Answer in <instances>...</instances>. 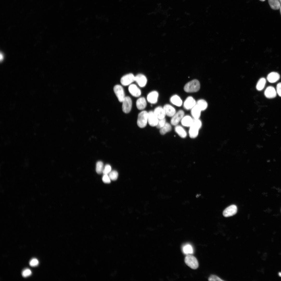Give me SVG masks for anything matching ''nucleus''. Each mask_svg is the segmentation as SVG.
<instances>
[{
    "mask_svg": "<svg viewBox=\"0 0 281 281\" xmlns=\"http://www.w3.org/2000/svg\"><path fill=\"white\" fill-rule=\"evenodd\" d=\"M202 126V123L199 119H194L193 122L190 127L189 134L192 138L196 137L198 134L199 129Z\"/></svg>",
    "mask_w": 281,
    "mask_h": 281,
    "instance_id": "nucleus-1",
    "label": "nucleus"
},
{
    "mask_svg": "<svg viewBox=\"0 0 281 281\" xmlns=\"http://www.w3.org/2000/svg\"><path fill=\"white\" fill-rule=\"evenodd\" d=\"M200 84L197 79L193 80L185 85L184 90L186 92L193 93L198 91L200 88Z\"/></svg>",
    "mask_w": 281,
    "mask_h": 281,
    "instance_id": "nucleus-2",
    "label": "nucleus"
},
{
    "mask_svg": "<svg viewBox=\"0 0 281 281\" xmlns=\"http://www.w3.org/2000/svg\"><path fill=\"white\" fill-rule=\"evenodd\" d=\"M148 112L145 111H143L138 114L137 124L140 128L145 127L147 124L148 118Z\"/></svg>",
    "mask_w": 281,
    "mask_h": 281,
    "instance_id": "nucleus-3",
    "label": "nucleus"
},
{
    "mask_svg": "<svg viewBox=\"0 0 281 281\" xmlns=\"http://www.w3.org/2000/svg\"><path fill=\"white\" fill-rule=\"evenodd\" d=\"M184 262L187 266L192 269H196L199 266V263L197 259L191 255L188 254L185 257Z\"/></svg>",
    "mask_w": 281,
    "mask_h": 281,
    "instance_id": "nucleus-4",
    "label": "nucleus"
},
{
    "mask_svg": "<svg viewBox=\"0 0 281 281\" xmlns=\"http://www.w3.org/2000/svg\"><path fill=\"white\" fill-rule=\"evenodd\" d=\"M113 89L119 101L122 102L125 97L124 91L122 87L120 85H117L114 86Z\"/></svg>",
    "mask_w": 281,
    "mask_h": 281,
    "instance_id": "nucleus-5",
    "label": "nucleus"
},
{
    "mask_svg": "<svg viewBox=\"0 0 281 281\" xmlns=\"http://www.w3.org/2000/svg\"><path fill=\"white\" fill-rule=\"evenodd\" d=\"M122 110L125 113H128L130 111L132 106V101L129 96L125 97L122 102Z\"/></svg>",
    "mask_w": 281,
    "mask_h": 281,
    "instance_id": "nucleus-6",
    "label": "nucleus"
},
{
    "mask_svg": "<svg viewBox=\"0 0 281 281\" xmlns=\"http://www.w3.org/2000/svg\"><path fill=\"white\" fill-rule=\"evenodd\" d=\"M135 81V76L132 73L124 75L120 79L121 84L124 86L128 85Z\"/></svg>",
    "mask_w": 281,
    "mask_h": 281,
    "instance_id": "nucleus-7",
    "label": "nucleus"
},
{
    "mask_svg": "<svg viewBox=\"0 0 281 281\" xmlns=\"http://www.w3.org/2000/svg\"><path fill=\"white\" fill-rule=\"evenodd\" d=\"M184 112L182 110L178 111L172 117L171 123L173 125H176L181 121L184 116Z\"/></svg>",
    "mask_w": 281,
    "mask_h": 281,
    "instance_id": "nucleus-8",
    "label": "nucleus"
},
{
    "mask_svg": "<svg viewBox=\"0 0 281 281\" xmlns=\"http://www.w3.org/2000/svg\"><path fill=\"white\" fill-rule=\"evenodd\" d=\"M237 210V206L235 205H232L227 207L224 210L223 214L225 217L232 216L236 214Z\"/></svg>",
    "mask_w": 281,
    "mask_h": 281,
    "instance_id": "nucleus-9",
    "label": "nucleus"
},
{
    "mask_svg": "<svg viewBox=\"0 0 281 281\" xmlns=\"http://www.w3.org/2000/svg\"><path fill=\"white\" fill-rule=\"evenodd\" d=\"M158 119L155 114L154 111H150L148 112V121L151 126H156L158 123Z\"/></svg>",
    "mask_w": 281,
    "mask_h": 281,
    "instance_id": "nucleus-10",
    "label": "nucleus"
},
{
    "mask_svg": "<svg viewBox=\"0 0 281 281\" xmlns=\"http://www.w3.org/2000/svg\"><path fill=\"white\" fill-rule=\"evenodd\" d=\"M196 102L195 99L191 96L188 97L184 103V108L187 110L191 109L196 104Z\"/></svg>",
    "mask_w": 281,
    "mask_h": 281,
    "instance_id": "nucleus-11",
    "label": "nucleus"
},
{
    "mask_svg": "<svg viewBox=\"0 0 281 281\" xmlns=\"http://www.w3.org/2000/svg\"><path fill=\"white\" fill-rule=\"evenodd\" d=\"M135 81L141 87H144L145 86L147 82V79L146 77L142 74H139L135 76Z\"/></svg>",
    "mask_w": 281,
    "mask_h": 281,
    "instance_id": "nucleus-12",
    "label": "nucleus"
},
{
    "mask_svg": "<svg viewBox=\"0 0 281 281\" xmlns=\"http://www.w3.org/2000/svg\"><path fill=\"white\" fill-rule=\"evenodd\" d=\"M158 93L157 91H153L149 93L147 96L148 102L151 104H155L157 101Z\"/></svg>",
    "mask_w": 281,
    "mask_h": 281,
    "instance_id": "nucleus-13",
    "label": "nucleus"
},
{
    "mask_svg": "<svg viewBox=\"0 0 281 281\" xmlns=\"http://www.w3.org/2000/svg\"><path fill=\"white\" fill-rule=\"evenodd\" d=\"M128 90L131 94L134 97H139L141 94L140 90L135 84L130 85L129 87Z\"/></svg>",
    "mask_w": 281,
    "mask_h": 281,
    "instance_id": "nucleus-14",
    "label": "nucleus"
},
{
    "mask_svg": "<svg viewBox=\"0 0 281 281\" xmlns=\"http://www.w3.org/2000/svg\"><path fill=\"white\" fill-rule=\"evenodd\" d=\"M276 92L275 89L272 86L268 87L264 92L265 96L268 98H274L276 96Z\"/></svg>",
    "mask_w": 281,
    "mask_h": 281,
    "instance_id": "nucleus-15",
    "label": "nucleus"
},
{
    "mask_svg": "<svg viewBox=\"0 0 281 281\" xmlns=\"http://www.w3.org/2000/svg\"><path fill=\"white\" fill-rule=\"evenodd\" d=\"M163 108L166 115L169 117H172L176 113L175 109L170 105L166 104Z\"/></svg>",
    "mask_w": 281,
    "mask_h": 281,
    "instance_id": "nucleus-16",
    "label": "nucleus"
},
{
    "mask_svg": "<svg viewBox=\"0 0 281 281\" xmlns=\"http://www.w3.org/2000/svg\"><path fill=\"white\" fill-rule=\"evenodd\" d=\"M280 76L277 73L273 72L270 73L267 76V79L270 82L274 83L280 79Z\"/></svg>",
    "mask_w": 281,
    "mask_h": 281,
    "instance_id": "nucleus-17",
    "label": "nucleus"
},
{
    "mask_svg": "<svg viewBox=\"0 0 281 281\" xmlns=\"http://www.w3.org/2000/svg\"><path fill=\"white\" fill-rule=\"evenodd\" d=\"M154 113L158 119L165 118L166 114L163 108L158 106L155 109Z\"/></svg>",
    "mask_w": 281,
    "mask_h": 281,
    "instance_id": "nucleus-18",
    "label": "nucleus"
},
{
    "mask_svg": "<svg viewBox=\"0 0 281 281\" xmlns=\"http://www.w3.org/2000/svg\"><path fill=\"white\" fill-rule=\"evenodd\" d=\"M201 110L196 104L191 108V114L194 119H199L201 115Z\"/></svg>",
    "mask_w": 281,
    "mask_h": 281,
    "instance_id": "nucleus-19",
    "label": "nucleus"
},
{
    "mask_svg": "<svg viewBox=\"0 0 281 281\" xmlns=\"http://www.w3.org/2000/svg\"><path fill=\"white\" fill-rule=\"evenodd\" d=\"M194 119L190 116L187 115L184 116L181 122L182 125L185 126L190 127L192 125Z\"/></svg>",
    "mask_w": 281,
    "mask_h": 281,
    "instance_id": "nucleus-20",
    "label": "nucleus"
},
{
    "mask_svg": "<svg viewBox=\"0 0 281 281\" xmlns=\"http://www.w3.org/2000/svg\"><path fill=\"white\" fill-rule=\"evenodd\" d=\"M136 106L139 110H143L146 106V102L145 98L143 97L138 98L136 101Z\"/></svg>",
    "mask_w": 281,
    "mask_h": 281,
    "instance_id": "nucleus-21",
    "label": "nucleus"
},
{
    "mask_svg": "<svg viewBox=\"0 0 281 281\" xmlns=\"http://www.w3.org/2000/svg\"><path fill=\"white\" fill-rule=\"evenodd\" d=\"M171 102L176 106H180L182 104V100L177 95L172 96L170 99Z\"/></svg>",
    "mask_w": 281,
    "mask_h": 281,
    "instance_id": "nucleus-22",
    "label": "nucleus"
},
{
    "mask_svg": "<svg viewBox=\"0 0 281 281\" xmlns=\"http://www.w3.org/2000/svg\"><path fill=\"white\" fill-rule=\"evenodd\" d=\"M269 5L272 9L277 10L279 9L281 3L279 0H268Z\"/></svg>",
    "mask_w": 281,
    "mask_h": 281,
    "instance_id": "nucleus-23",
    "label": "nucleus"
},
{
    "mask_svg": "<svg viewBox=\"0 0 281 281\" xmlns=\"http://www.w3.org/2000/svg\"><path fill=\"white\" fill-rule=\"evenodd\" d=\"M175 130L176 132L181 137L184 138L186 137L187 135V132L180 125H176L175 127Z\"/></svg>",
    "mask_w": 281,
    "mask_h": 281,
    "instance_id": "nucleus-24",
    "label": "nucleus"
},
{
    "mask_svg": "<svg viewBox=\"0 0 281 281\" xmlns=\"http://www.w3.org/2000/svg\"><path fill=\"white\" fill-rule=\"evenodd\" d=\"M171 129V125L169 123L166 122L164 126L160 129V133L161 134L164 135L170 131Z\"/></svg>",
    "mask_w": 281,
    "mask_h": 281,
    "instance_id": "nucleus-25",
    "label": "nucleus"
},
{
    "mask_svg": "<svg viewBox=\"0 0 281 281\" xmlns=\"http://www.w3.org/2000/svg\"><path fill=\"white\" fill-rule=\"evenodd\" d=\"M196 104L198 106L201 111L205 110L208 106L207 102L202 99L198 100L196 102Z\"/></svg>",
    "mask_w": 281,
    "mask_h": 281,
    "instance_id": "nucleus-26",
    "label": "nucleus"
},
{
    "mask_svg": "<svg viewBox=\"0 0 281 281\" xmlns=\"http://www.w3.org/2000/svg\"><path fill=\"white\" fill-rule=\"evenodd\" d=\"M266 83V80L264 78L260 79L256 85V88L257 90L259 91L263 90L264 88Z\"/></svg>",
    "mask_w": 281,
    "mask_h": 281,
    "instance_id": "nucleus-27",
    "label": "nucleus"
},
{
    "mask_svg": "<svg viewBox=\"0 0 281 281\" xmlns=\"http://www.w3.org/2000/svg\"><path fill=\"white\" fill-rule=\"evenodd\" d=\"M183 251L184 254L187 255L192 254L193 252L192 246L189 244L185 245L183 248Z\"/></svg>",
    "mask_w": 281,
    "mask_h": 281,
    "instance_id": "nucleus-28",
    "label": "nucleus"
},
{
    "mask_svg": "<svg viewBox=\"0 0 281 281\" xmlns=\"http://www.w3.org/2000/svg\"><path fill=\"white\" fill-rule=\"evenodd\" d=\"M103 167L104 164L102 162H98L96 164V170L97 173L99 174H100L103 173L104 168Z\"/></svg>",
    "mask_w": 281,
    "mask_h": 281,
    "instance_id": "nucleus-29",
    "label": "nucleus"
},
{
    "mask_svg": "<svg viewBox=\"0 0 281 281\" xmlns=\"http://www.w3.org/2000/svg\"><path fill=\"white\" fill-rule=\"evenodd\" d=\"M108 176L111 180L115 181L117 180L118 177V173L116 170H112L109 174Z\"/></svg>",
    "mask_w": 281,
    "mask_h": 281,
    "instance_id": "nucleus-30",
    "label": "nucleus"
},
{
    "mask_svg": "<svg viewBox=\"0 0 281 281\" xmlns=\"http://www.w3.org/2000/svg\"><path fill=\"white\" fill-rule=\"evenodd\" d=\"M166 123L165 118L158 119V123L156 126L157 128L160 129L164 126Z\"/></svg>",
    "mask_w": 281,
    "mask_h": 281,
    "instance_id": "nucleus-31",
    "label": "nucleus"
},
{
    "mask_svg": "<svg viewBox=\"0 0 281 281\" xmlns=\"http://www.w3.org/2000/svg\"><path fill=\"white\" fill-rule=\"evenodd\" d=\"M111 166L109 164H106L105 166L103 173L104 174H108L111 171Z\"/></svg>",
    "mask_w": 281,
    "mask_h": 281,
    "instance_id": "nucleus-32",
    "label": "nucleus"
},
{
    "mask_svg": "<svg viewBox=\"0 0 281 281\" xmlns=\"http://www.w3.org/2000/svg\"><path fill=\"white\" fill-rule=\"evenodd\" d=\"M31 271L28 269H27L23 270L22 272V275L24 277H26L30 276L31 274Z\"/></svg>",
    "mask_w": 281,
    "mask_h": 281,
    "instance_id": "nucleus-33",
    "label": "nucleus"
},
{
    "mask_svg": "<svg viewBox=\"0 0 281 281\" xmlns=\"http://www.w3.org/2000/svg\"><path fill=\"white\" fill-rule=\"evenodd\" d=\"M208 280L209 281H223L217 276L214 274L210 275L208 278Z\"/></svg>",
    "mask_w": 281,
    "mask_h": 281,
    "instance_id": "nucleus-34",
    "label": "nucleus"
},
{
    "mask_svg": "<svg viewBox=\"0 0 281 281\" xmlns=\"http://www.w3.org/2000/svg\"><path fill=\"white\" fill-rule=\"evenodd\" d=\"M39 263L38 260L36 258H33L31 259L29 263L30 265L32 267H35L37 266Z\"/></svg>",
    "mask_w": 281,
    "mask_h": 281,
    "instance_id": "nucleus-35",
    "label": "nucleus"
},
{
    "mask_svg": "<svg viewBox=\"0 0 281 281\" xmlns=\"http://www.w3.org/2000/svg\"><path fill=\"white\" fill-rule=\"evenodd\" d=\"M103 182L106 183H109L111 182V179L107 174H104L102 177Z\"/></svg>",
    "mask_w": 281,
    "mask_h": 281,
    "instance_id": "nucleus-36",
    "label": "nucleus"
},
{
    "mask_svg": "<svg viewBox=\"0 0 281 281\" xmlns=\"http://www.w3.org/2000/svg\"><path fill=\"white\" fill-rule=\"evenodd\" d=\"M276 91L278 95L281 97V82L277 84Z\"/></svg>",
    "mask_w": 281,
    "mask_h": 281,
    "instance_id": "nucleus-37",
    "label": "nucleus"
},
{
    "mask_svg": "<svg viewBox=\"0 0 281 281\" xmlns=\"http://www.w3.org/2000/svg\"><path fill=\"white\" fill-rule=\"evenodd\" d=\"M278 275L280 277H281V272L278 273Z\"/></svg>",
    "mask_w": 281,
    "mask_h": 281,
    "instance_id": "nucleus-38",
    "label": "nucleus"
},
{
    "mask_svg": "<svg viewBox=\"0 0 281 281\" xmlns=\"http://www.w3.org/2000/svg\"><path fill=\"white\" fill-rule=\"evenodd\" d=\"M279 9H280V14H281V5H280V7Z\"/></svg>",
    "mask_w": 281,
    "mask_h": 281,
    "instance_id": "nucleus-39",
    "label": "nucleus"
},
{
    "mask_svg": "<svg viewBox=\"0 0 281 281\" xmlns=\"http://www.w3.org/2000/svg\"><path fill=\"white\" fill-rule=\"evenodd\" d=\"M260 0V1H265V0Z\"/></svg>",
    "mask_w": 281,
    "mask_h": 281,
    "instance_id": "nucleus-40",
    "label": "nucleus"
},
{
    "mask_svg": "<svg viewBox=\"0 0 281 281\" xmlns=\"http://www.w3.org/2000/svg\"><path fill=\"white\" fill-rule=\"evenodd\" d=\"M280 3H281V0H279Z\"/></svg>",
    "mask_w": 281,
    "mask_h": 281,
    "instance_id": "nucleus-41",
    "label": "nucleus"
},
{
    "mask_svg": "<svg viewBox=\"0 0 281 281\" xmlns=\"http://www.w3.org/2000/svg\"><path fill=\"white\" fill-rule=\"evenodd\" d=\"M280 149H281V148H280Z\"/></svg>",
    "mask_w": 281,
    "mask_h": 281,
    "instance_id": "nucleus-42",
    "label": "nucleus"
}]
</instances>
